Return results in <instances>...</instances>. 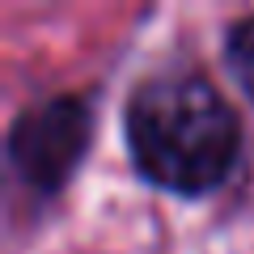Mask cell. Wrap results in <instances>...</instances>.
I'll use <instances>...</instances> for the list:
<instances>
[{
	"instance_id": "cell-1",
	"label": "cell",
	"mask_w": 254,
	"mask_h": 254,
	"mask_svg": "<svg viewBox=\"0 0 254 254\" xmlns=\"http://www.w3.org/2000/svg\"><path fill=\"white\" fill-rule=\"evenodd\" d=\"M127 148L148 182L178 195L212 190L237 161V119L195 72L144 81L127 102Z\"/></svg>"
},
{
	"instance_id": "cell-2",
	"label": "cell",
	"mask_w": 254,
	"mask_h": 254,
	"mask_svg": "<svg viewBox=\"0 0 254 254\" xmlns=\"http://www.w3.org/2000/svg\"><path fill=\"white\" fill-rule=\"evenodd\" d=\"M89 148V110L76 98H51L30 106L9 131V157L17 174L38 190H55L72 178Z\"/></svg>"
},
{
	"instance_id": "cell-3",
	"label": "cell",
	"mask_w": 254,
	"mask_h": 254,
	"mask_svg": "<svg viewBox=\"0 0 254 254\" xmlns=\"http://www.w3.org/2000/svg\"><path fill=\"white\" fill-rule=\"evenodd\" d=\"M229 68H233L237 85L254 98V13L229 30Z\"/></svg>"
}]
</instances>
